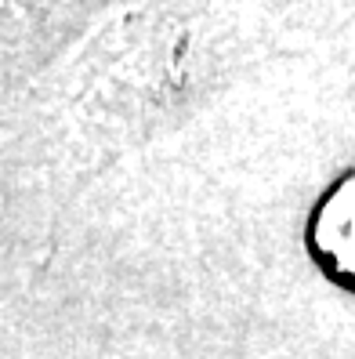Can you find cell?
<instances>
[{
  "label": "cell",
  "mask_w": 355,
  "mask_h": 359,
  "mask_svg": "<svg viewBox=\"0 0 355 359\" xmlns=\"http://www.w3.org/2000/svg\"><path fill=\"white\" fill-rule=\"evenodd\" d=\"M312 243L333 276L355 287V175H348L337 189H330L319 203Z\"/></svg>",
  "instance_id": "1"
}]
</instances>
